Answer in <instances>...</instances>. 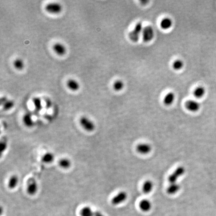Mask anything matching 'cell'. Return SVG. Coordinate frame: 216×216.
I'll list each match as a JSON object with an SVG mask.
<instances>
[{
  "label": "cell",
  "instance_id": "f1b7e54d",
  "mask_svg": "<svg viewBox=\"0 0 216 216\" xmlns=\"http://www.w3.org/2000/svg\"><path fill=\"white\" fill-rule=\"evenodd\" d=\"M51 101H50V100H47V101H46V106H47V108H50V106H51Z\"/></svg>",
  "mask_w": 216,
  "mask_h": 216
},
{
  "label": "cell",
  "instance_id": "2e32d148",
  "mask_svg": "<svg viewBox=\"0 0 216 216\" xmlns=\"http://www.w3.org/2000/svg\"><path fill=\"white\" fill-rule=\"evenodd\" d=\"M23 122L24 124L26 127L30 128L34 126V122L33 120L32 115L30 113H26L24 115L23 117Z\"/></svg>",
  "mask_w": 216,
  "mask_h": 216
},
{
  "label": "cell",
  "instance_id": "83f0119b",
  "mask_svg": "<svg viewBox=\"0 0 216 216\" xmlns=\"http://www.w3.org/2000/svg\"><path fill=\"white\" fill-rule=\"evenodd\" d=\"M8 145L7 142L4 141L2 140L0 144V148H1V153H3V152L6 151Z\"/></svg>",
  "mask_w": 216,
  "mask_h": 216
},
{
  "label": "cell",
  "instance_id": "484cf974",
  "mask_svg": "<svg viewBox=\"0 0 216 216\" xmlns=\"http://www.w3.org/2000/svg\"><path fill=\"white\" fill-rule=\"evenodd\" d=\"M124 87V83L121 80L116 81L113 85V88L116 91H120L123 89Z\"/></svg>",
  "mask_w": 216,
  "mask_h": 216
},
{
  "label": "cell",
  "instance_id": "277c9868",
  "mask_svg": "<svg viewBox=\"0 0 216 216\" xmlns=\"http://www.w3.org/2000/svg\"><path fill=\"white\" fill-rule=\"evenodd\" d=\"M38 185L33 178L29 179L27 182V192L30 195H34L38 191Z\"/></svg>",
  "mask_w": 216,
  "mask_h": 216
},
{
  "label": "cell",
  "instance_id": "7c38bea8",
  "mask_svg": "<svg viewBox=\"0 0 216 216\" xmlns=\"http://www.w3.org/2000/svg\"><path fill=\"white\" fill-rule=\"evenodd\" d=\"M53 50L58 55L63 56L66 54L67 49L64 45L60 43H57L54 44L53 47Z\"/></svg>",
  "mask_w": 216,
  "mask_h": 216
},
{
  "label": "cell",
  "instance_id": "8992f818",
  "mask_svg": "<svg viewBox=\"0 0 216 216\" xmlns=\"http://www.w3.org/2000/svg\"><path fill=\"white\" fill-rule=\"evenodd\" d=\"M155 35V32L152 27L147 26L144 28L142 32V38L144 41L146 42H149L153 39Z\"/></svg>",
  "mask_w": 216,
  "mask_h": 216
},
{
  "label": "cell",
  "instance_id": "5b68a950",
  "mask_svg": "<svg viewBox=\"0 0 216 216\" xmlns=\"http://www.w3.org/2000/svg\"><path fill=\"white\" fill-rule=\"evenodd\" d=\"M128 198V194L124 191L119 192L112 199L111 203L113 205H119L126 201Z\"/></svg>",
  "mask_w": 216,
  "mask_h": 216
},
{
  "label": "cell",
  "instance_id": "52a82bcc",
  "mask_svg": "<svg viewBox=\"0 0 216 216\" xmlns=\"http://www.w3.org/2000/svg\"><path fill=\"white\" fill-rule=\"evenodd\" d=\"M45 10L49 13L58 14L61 13L62 10V6L58 3H49L45 6Z\"/></svg>",
  "mask_w": 216,
  "mask_h": 216
},
{
  "label": "cell",
  "instance_id": "8fae6325",
  "mask_svg": "<svg viewBox=\"0 0 216 216\" xmlns=\"http://www.w3.org/2000/svg\"><path fill=\"white\" fill-rule=\"evenodd\" d=\"M181 189V185L178 182L169 184L167 188L166 192L168 194L173 195L177 194Z\"/></svg>",
  "mask_w": 216,
  "mask_h": 216
},
{
  "label": "cell",
  "instance_id": "ba28073f",
  "mask_svg": "<svg viewBox=\"0 0 216 216\" xmlns=\"http://www.w3.org/2000/svg\"><path fill=\"white\" fill-rule=\"evenodd\" d=\"M136 150L138 153L141 155H148L152 151V147L150 144L148 143H141L136 147Z\"/></svg>",
  "mask_w": 216,
  "mask_h": 216
},
{
  "label": "cell",
  "instance_id": "e0dca14e",
  "mask_svg": "<svg viewBox=\"0 0 216 216\" xmlns=\"http://www.w3.org/2000/svg\"><path fill=\"white\" fill-rule=\"evenodd\" d=\"M19 179L18 176L13 175L9 179L8 186L10 189H14L18 186L19 183Z\"/></svg>",
  "mask_w": 216,
  "mask_h": 216
},
{
  "label": "cell",
  "instance_id": "cb8c5ba5",
  "mask_svg": "<svg viewBox=\"0 0 216 216\" xmlns=\"http://www.w3.org/2000/svg\"><path fill=\"white\" fill-rule=\"evenodd\" d=\"M15 103L13 100H9L8 99L2 105L3 109L4 111H9L12 109V108L14 107Z\"/></svg>",
  "mask_w": 216,
  "mask_h": 216
},
{
  "label": "cell",
  "instance_id": "7a4b0ae2",
  "mask_svg": "<svg viewBox=\"0 0 216 216\" xmlns=\"http://www.w3.org/2000/svg\"><path fill=\"white\" fill-rule=\"evenodd\" d=\"M79 122L81 126L86 131L92 132L95 130L96 125L95 123L88 117L85 116L81 117Z\"/></svg>",
  "mask_w": 216,
  "mask_h": 216
},
{
  "label": "cell",
  "instance_id": "30bf717a",
  "mask_svg": "<svg viewBox=\"0 0 216 216\" xmlns=\"http://www.w3.org/2000/svg\"><path fill=\"white\" fill-rule=\"evenodd\" d=\"M140 209L144 212H148L151 210L152 208V202L147 199H144L139 203Z\"/></svg>",
  "mask_w": 216,
  "mask_h": 216
},
{
  "label": "cell",
  "instance_id": "5bb4252c",
  "mask_svg": "<svg viewBox=\"0 0 216 216\" xmlns=\"http://www.w3.org/2000/svg\"><path fill=\"white\" fill-rule=\"evenodd\" d=\"M66 85L68 88L72 91H77L80 89V85L77 81L74 79H70L67 81Z\"/></svg>",
  "mask_w": 216,
  "mask_h": 216
},
{
  "label": "cell",
  "instance_id": "603a6c76",
  "mask_svg": "<svg viewBox=\"0 0 216 216\" xmlns=\"http://www.w3.org/2000/svg\"><path fill=\"white\" fill-rule=\"evenodd\" d=\"M94 212H93L90 207L86 206L81 210L80 215L81 216H94Z\"/></svg>",
  "mask_w": 216,
  "mask_h": 216
},
{
  "label": "cell",
  "instance_id": "9a60e30c",
  "mask_svg": "<svg viewBox=\"0 0 216 216\" xmlns=\"http://www.w3.org/2000/svg\"><path fill=\"white\" fill-rule=\"evenodd\" d=\"M58 165L60 168L63 169H68L71 166L72 162L68 158H63L59 160Z\"/></svg>",
  "mask_w": 216,
  "mask_h": 216
},
{
  "label": "cell",
  "instance_id": "9c48e42d",
  "mask_svg": "<svg viewBox=\"0 0 216 216\" xmlns=\"http://www.w3.org/2000/svg\"><path fill=\"white\" fill-rule=\"evenodd\" d=\"M186 108L191 112H196L200 110L201 104L198 101L190 100L186 103Z\"/></svg>",
  "mask_w": 216,
  "mask_h": 216
},
{
  "label": "cell",
  "instance_id": "d6986e66",
  "mask_svg": "<svg viewBox=\"0 0 216 216\" xmlns=\"http://www.w3.org/2000/svg\"><path fill=\"white\" fill-rule=\"evenodd\" d=\"M175 99V96L172 92L169 93L165 96L164 99V103L167 106L171 105L174 103Z\"/></svg>",
  "mask_w": 216,
  "mask_h": 216
},
{
  "label": "cell",
  "instance_id": "ac0fdd59",
  "mask_svg": "<svg viewBox=\"0 0 216 216\" xmlns=\"http://www.w3.org/2000/svg\"><path fill=\"white\" fill-rule=\"evenodd\" d=\"M55 155L51 152H47L42 157V161L46 164H50L54 162Z\"/></svg>",
  "mask_w": 216,
  "mask_h": 216
},
{
  "label": "cell",
  "instance_id": "4fadbf2b",
  "mask_svg": "<svg viewBox=\"0 0 216 216\" xmlns=\"http://www.w3.org/2000/svg\"><path fill=\"white\" fill-rule=\"evenodd\" d=\"M154 188L153 182L150 180L145 181L142 185V190L143 193L146 194L150 193Z\"/></svg>",
  "mask_w": 216,
  "mask_h": 216
},
{
  "label": "cell",
  "instance_id": "ffe728a7",
  "mask_svg": "<svg viewBox=\"0 0 216 216\" xmlns=\"http://www.w3.org/2000/svg\"><path fill=\"white\" fill-rule=\"evenodd\" d=\"M160 25L163 29H169L172 26L173 21L170 18H165L162 20Z\"/></svg>",
  "mask_w": 216,
  "mask_h": 216
},
{
  "label": "cell",
  "instance_id": "d4e9b609",
  "mask_svg": "<svg viewBox=\"0 0 216 216\" xmlns=\"http://www.w3.org/2000/svg\"><path fill=\"white\" fill-rule=\"evenodd\" d=\"M14 66L18 70H22L24 68V63L21 59H17L14 61Z\"/></svg>",
  "mask_w": 216,
  "mask_h": 216
},
{
  "label": "cell",
  "instance_id": "6da1fadb",
  "mask_svg": "<svg viewBox=\"0 0 216 216\" xmlns=\"http://www.w3.org/2000/svg\"><path fill=\"white\" fill-rule=\"evenodd\" d=\"M186 172V169L184 167L180 166L177 167L172 174L168 177V180L169 184L178 183L179 179L184 175Z\"/></svg>",
  "mask_w": 216,
  "mask_h": 216
},
{
  "label": "cell",
  "instance_id": "f546056e",
  "mask_svg": "<svg viewBox=\"0 0 216 216\" xmlns=\"http://www.w3.org/2000/svg\"><path fill=\"white\" fill-rule=\"evenodd\" d=\"M94 216H103V215L100 212L96 211V212H94Z\"/></svg>",
  "mask_w": 216,
  "mask_h": 216
},
{
  "label": "cell",
  "instance_id": "3957f363",
  "mask_svg": "<svg viewBox=\"0 0 216 216\" xmlns=\"http://www.w3.org/2000/svg\"><path fill=\"white\" fill-rule=\"evenodd\" d=\"M144 28L142 23H138L135 27L134 29L130 33V38L132 41L137 42L139 41L141 35H142Z\"/></svg>",
  "mask_w": 216,
  "mask_h": 216
},
{
  "label": "cell",
  "instance_id": "44dd1931",
  "mask_svg": "<svg viewBox=\"0 0 216 216\" xmlns=\"http://www.w3.org/2000/svg\"><path fill=\"white\" fill-rule=\"evenodd\" d=\"M205 93H206L205 89L202 86H199L196 88L194 92L195 97L198 99L203 97Z\"/></svg>",
  "mask_w": 216,
  "mask_h": 216
},
{
  "label": "cell",
  "instance_id": "4316f807",
  "mask_svg": "<svg viewBox=\"0 0 216 216\" xmlns=\"http://www.w3.org/2000/svg\"><path fill=\"white\" fill-rule=\"evenodd\" d=\"M184 66V62L181 60H176L173 64V67L175 70H180Z\"/></svg>",
  "mask_w": 216,
  "mask_h": 216
},
{
  "label": "cell",
  "instance_id": "7402d4cb",
  "mask_svg": "<svg viewBox=\"0 0 216 216\" xmlns=\"http://www.w3.org/2000/svg\"><path fill=\"white\" fill-rule=\"evenodd\" d=\"M32 101L36 111L37 112L41 111L43 108L42 103L41 99L39 97H34Z\"/></svg>",
  "mask_w": 216,
  "mask_h": 216
}]
</instances>
